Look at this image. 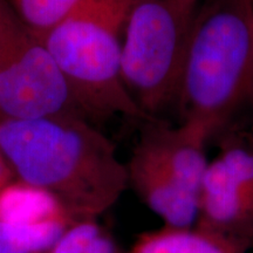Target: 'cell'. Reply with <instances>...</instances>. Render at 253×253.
Wrapping results in <instances>:
<instances>
[{
  "instance_id": "4fadbf2b",
  "label": "cell",
  "mask_w": 253,
  "mask_h": 253,
  "mask_svg": "<svg viewBox=\"0 0 253 253\" xmlns=\"http://www.w3.org/2000/svg\"><path fill=\"white\" fill-rule=\"evenodd\" d=\"M0 253H40L21 245L0 227Z\"/></svg>"
},
{
  "instance_id": "9c48e42d",
  "label": "cell",
  "mask_w": 253,
  "mask_h": 253,
  "mask_svg": "<svg viewBox=\"0 0 253 253\" xmlns=\"http://www.w3.org/2000/svg\"><path fill=\"white\" fill-rule=\"evenodd\" d=\"M128 188L163 221L166 226L191 227L197 214V196L188 191L148 154L136 144L126 163Z\"/></svg>"
},
{
  "instance_id": "30bf717a",
  "label": "cell",
  "mask_w": 253,
  "mask_h": 253,
  "mask_svg": "<svg viewBox=\"0 0 253 253\" xmlns=\"http://www.w3.org/2000/svg\"><path fill=\"white\" fill-rule=\"evenodd\" d=\"M129 253H244L211 233L191 227L166 226L136 237Z\"/></svg>"
},
{
  "instance_id": "7c38bea8",
  "label": "cell",
  "mask_w": 253,
  "mask_h": 253,
  "mask_svg": "<svg viewBox=\"0 0 253 253\" xmlns=\"http://www.w3.org/2000/svg\"><path fill=\"white\" fill-rule=\"evenodd\" d=\"M21 23L43 40L82 0H7Z\"/></svg>"
},
{
  "instance_id": "5b68a950",
  "label": "cell",
  "mask_w": 253,
  "mask_h": 253,
  "mask_svg": "<svg viewBox=\"0 0 253 253\" xmlns=\"http://www.w3.org/2000/svg\"><path fill=\"white\" fill-rule=\"evenodd\" d=\"M66 113L82 115L61 69L43 40L21 23L7 0H0V120Z\"/></svg>"
},
{
  "instance_id": "6da1fadb",
  "label": "cell",
  "mask_w": 253,
  "mask_h": 253,
  "mask_svg": "<svg viewBox=\"0 0 253 253\" xmlns=\"http://www.w3.org/2000/svg\"><path fill=\"white\" fill-rule=\"evenodd\" d=\"M0 151L17 179L48 192L74 220L97 219L128 189L115 144L80 114L0 120Z\"/></svg>"
},
{
  "instance_id": "5bb4252c",
  "label": "cell",
  "mask_w": 253,
  "mask_h": 253,
  "mask_svg": "<svg viewBox=\"0 0 253 253\" xmlns=\"http://www.w3.org/2000/svg\"><path fill=\"white\" fill-rule=\"evenodd\" d=\"M14 179H17V177H15L13 169L9 166L4 154L0 151V190L5 188L11 182H13Z\"/></svg>"
},
{
  "instance_id": "9a60e30c",
  "label": "cell",
  "mask_w": 253,
  "mask_h": 253,
  "mask_svg": "<svg viewBox=\"0 0 253 253\" xmlns=\"http://www.w3.org/2000/svg\"><path fill=\"white\" fill-rule=\"evenodd\" d=\"M170 1L178 6L179 8L194 13V12L196 11V8H197L199 0H170Z\"/></svg>"
},
{
  "instance_id": "8992f818",
  "label": "cell",
  "mask_w": 253,
  "mask_h": 253,
  "mask_svg": "<svg viewBox=\"0 0 253 253\" xmlns=\"http://www.w3.org/2000/svg\"><path fill=\"white\" fill-rule=\"evenodd\" d=\"M195 226L244 253L253 249V197L218 157L209 162L199 186Z\"/></svg>"
},
{
  "instance_id": "52a82bcc",
  "label": "cell",
  "mask_w": 253,
  "mask_h": 253,
  "mask_svg": "<svg viewBox=\"0 0 253 253\" xmlns=\"http://www.w3.org/2000/svg\"><path fill=\"white\" fill-rule=\"evenodd\" d=\"M74 221L48 192L14 179L0 190V227L15 242L47 253Z\"/></svg>"
},
{
  "instance_id": "7a4b0ae2",
  "label": "cell",
  "mask_w": 253,
  "mask_h": 253,
  "mask_svg": "<svg viewBox=\"0 0 253 253\" xmlns=\"http://www.w3.org/2000/svg\"><path fill=\"white\" fill-rule=\"evenodd\" d=\"M253 95V0H202L177 100L183 121L211 137Z\"/></svg>"
},
{
  "instance_id": "277c9868",
  "label": "cell",
  "mask_w": 253,
  "mask_h": 253,
  "mask_svg": "<svg viewBox=\"0 0 253 253\" xmlns=\"http://www.w3.org/2000/svg\"><path fill=\"white\" fill-rule=\"evenodd\" d=\"M194 15L170 0H134L126 15L122 82L151 119L178 96Z\"/></svg>"
},
{
  "instance_id": "ba28073f",
  "label": "cell",
  "mask_w": 253,
  "mask_h": 253,
  "mask_svg": "<svg viewBox=\"0 0 253 253\" xmlns=\"http://www.w3.org/2000/svg\"><path fill=\"white\" fill-rule=\"evenodd\" d=\"M136 144L150 154L177 183L197 196L209 162L205 145L210 136L199 126L182 121L171 126L162 120L143 122Z\"/></svg>"
},
{
  "instance_id": "3957f363",
  "label": "cell",
  "mask_w": 253,
  "mask_h": 253,
  "mask_svg": "<svg viewBox=\"0 0 253 253\" xmlns=\"http://www.w3.org/2000/svg\"><path fill=\"white\" fill-rule=\"evenodd\" d=\"M132 2L82 0L43 38L79 110L89 121L114 115L155 120L138 108L121 78L122 33Z\"/></svg>"
},
{
  "instance_id": "8fae6325",
  "label": "cell",
  "mask_w": 253,
  "mask_h": 253,
  "mask_svg": "<svg viewBox=\"0 0 253 253\" xmlns=\"http://www.w3.org/2000/svg\"><path fill=\"white\" fill-rule=\"evenodd\" d=\"M47 253H123L97 219L77 220L66 229Z\"/></svg>"
}]
</instances>
